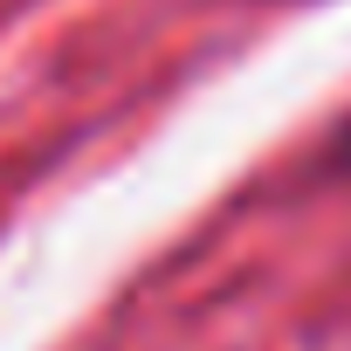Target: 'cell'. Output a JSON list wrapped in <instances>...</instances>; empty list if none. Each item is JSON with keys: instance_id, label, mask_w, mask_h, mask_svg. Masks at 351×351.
<instances>
[{"instance_id": "6da1fadb", "label": "cell", "mask_w": 351, "mask_h": 351, "mask_svg": "<svg viewBox=\"0 0 351 351\" xmlns=\"http://www.w3.org/2000/svg\"><path fill=\"white\" fill-rule=\"evenodd\" d=\"M330 172H337V180H351V110H344V124L330 131Z\"/></svg>"}]
</instances>
